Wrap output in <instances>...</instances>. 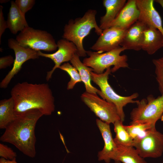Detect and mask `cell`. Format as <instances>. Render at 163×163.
Masks as SVG:
<instances>
[{
	"label": "cell",
	"instance_id": "1",
	"mask_svg": "<svg viewBox=\"0 0 163 163\" xmlns=\"http://www.w3.org/2000/svg\"><path fill=\"white\" fill-rule=\"evenodd\" d=\"M16 114L15 119L6 128L0 140L14 145L26 156L34 158L36 155L35 126L43 115L37 109Z\"/></svg>",
	"mask_w": 163,
	"mask_h": 163
},
{
	"label": "cell",
	"instance_id": "2",
	"mask_svg": "<svg viewBox=\"0 0 163 163\" xmlns=\"http://www.w3.org/2000/svg\"><path fill=\"white\" fill-rule=\"evenodd\" d=\"M16 114L37 109L43 115L50 116L55 110V100L47 83H18L11 91Z\"/></svg>",
	"mask_w": 163,
	"mask_h": 163
},
{
	"label": "cell",
	"instance_id": "3",
	"mask_svg": "<svg viewBox=\"0 0 163 163\" xmlns=\"http://www.w3.org/2000/svg\"><path fill=\"white\" fill-rule=\"evenodd\" d=\"M96 14V10L90 9L82 17L70 19L64 27L63 38L74 44L80 57H85L87 55L83 46V40L91 30L94 28L95 32L99 36L102 33L103 30L97 24Z\"/></svg>",
	"mask_w": 163,
	"mask_h": 163
},
{
	"label": "cell",
	"instance_id": "4",
	"mask_svg": "<svg viewBox=\"0 0 163 163\" xmlns=\"http://www.w3.org/2000/svg\"><path fill=\"white\" fill-rule=\"evenodd\" d=\"M126 50L121 46L110 51L103 53L91 51H87L88 57L83 60L86 66L92 68L93 72L97 74L103 73L105 69L110 68L112 72H116L121 68H128V57L126 55H121V53Z\"/></svg>",
	"mask_w": 163,
	"mask_h": 163
},
{
	"label": "cell",
	"instance_id": "5",
	"mask_svg": "<svg viewBox=\"0 0 163 163\" xmlns=\"http://www.w3.org/2000/svg\"><path fill=\"white\" fill-rule=\"evenodd\" d=\"M111 72L110 68L101 74L92 71L91 73V79L100 88L98 94L103 99L115 105L120 120L123 122L125 117L124 107L129 103L136 104L138 100L135 99L138 97L139 94L135 93L129 96H123L117 93L108 83L109 76Z\"/></svg>",
	"mask_w": 163,
	"mask_h": 163
},
{
	"label": "cell",
	"instance_id": "6",
	"mask_svg": "<svg viewBox=\"0 0 163 163\" xmlns=\"http://www.w3.org/2000/svg\"><path fill=\"white\" fill-rule=\"evenodd\" d=\"M137 107L130 113V124L149 123L154 125L163 114V93L157 98L152 95L138 100Z\"/></svg>",
	"mask_w": 163,
	"mask_h": 163
},
{
	"label": "cell",
	"instance_id": "7",
	"mask_svg": "<svg viewBox=\"0 0 163 163\" xmlns=\"http://www.w3.org/2000/svg\"><path fill=\"white\" fill-rule=\"evenodd\" d=\"M16 40L22 46L37 51L52 52L58 48L57 43L50 34L29 26L20 32Z\"/></svg>",
	"mask_w": 163,
	"mask_h": 163
},
{
	"label": "cell",
	"instance_id": "8",
	"mask_svg": "<svg viewBox=\"0 0 163 163\" xmlns=\"http://www.w3.org/2000/svg\"><path fill=\"white\" fill-rule=\"evenodd\" d=\"M81 99L102 121L110 124L120 120L115 105L100 98L97 94L85 91L82 94Z\"/></svg>",
	"mask_w": 163,
	"mask_h": 163
},
{
	"label": "cell",
	"instance_id": "9",
	"mask_svg": "<svg viewBox=\"0 0 163 163\" xmlns=\"http://www.w3.org/2000/svg\"><path fill=\"white\" fill-rule=\"evenodd\" d=\"M8 45L14 51L15 58L12 68L0 82V87L2 88L8 87L12 78L21 70L24 62L30 59H38L39 56L38 51L22 46L14 39L8 40Z\"/></svg>",
	"mask_w": 163,
	"mask_h": 163
},
{
	"label": "cell",
	"instance_id": "10",
	"mask_svg": "<svg viewBox=\"0 0 163 163\" xmlns=\"http://www.w3.org/2000/svg\"><path fill=\"white\" fill-rule=\"evenodd\" d=\"M133 147L140 156L144 158L159 157L163 153V134L155 128L135 143Z\"/></svg>",
	"mask_w": 163,
	"mask_h": 163
},
{
	"label": "cell",
	"instance_id": "11",
	"mask_svg": "<svg viewBox=\"0 0 163 163\" xmlns=\"http://www.w3.org/2000/svg\"><path fill=\"white\" fill-rule=\"evenodd\" d=\"M58 50L53 53H46L38 51L39 56L49 58L54 62L55 65L52 69L47 72L46 79L49 81L57 68H59L62 63L70 61L73 55L77 53L76 46L72 42L64 39L59 40L57 43Z\"/></svg>",
	"mask_w": 163,
	"mask_h": 163
},
{
	"label": "cell",
	"instance_id": "12",
	"mask_svg": "<svg viewBox=\"0 0 163 163\" xmlns=\"http://www.w3.org/2000/svg\"><path fill=\"white\" fill-rule=\"evenodd\" d=\"M126 30L116 27L105 29L90 48L99 53L117 48L120 46Z\"/></svg>",
	"mask_w": 163,
	"mask_h": 163
},
{
	"label": "cell",
	"instance_id": "13",
	"mask_svg": "<svg viewBox=\"0 0 163 163\" xmlns=\"http://www.w3.org/2000/svg\"><path fill=\"white\" fill-rule=\"evenodd\" d=\"M139 14L136 0H128L111 23L110 27H116L126 30L138 20Z\"/></svg>",
	"mask_w": 163,
	"mask_h": 163
},
{
	"label": "cell",
	"instance_id": "14",
	"mask_svg": "<svg viewBox=\"0 0 163 163\" xmlns=\"http://www.w3.org/2000/svg\"><path fill=\"white\" fill-rule=\"evenodd\" d=\"M140 14L138 20L147 26L153 27L163 35V27L161 17L155 9L154 0H136Z\"/></svg>",
	"mask_w": 163,
	"mask_h": 163
},
{
	"label": "cell",
	"instance_id": "15",
	"mask_svg": "<svg viewBox=\"0 0 163 163\" xmlns=\"http://www.w3.org/2000/svg\"><path fill=\"white\" fill-rule=\"evenodd\" d=\"M96 122L104 142V148L98 153V160L109 163L117 150V146L112 137L110 124L97 119Z\"/></svg>",
	"mask_w": 163,
	"mask_h": 163
},
{
	"label": "cell",
	"instance_id": "16",
	"mask_svg": "<svg viewBox=\"0 0 163 163\" xmlns=\"http://www.w3.org/2000/svg\"><path fill=\"white\" fill-rule=\"evenodd\" d=\"M147 26L138 20L128 29L120 46L126 50L139 51L142 50L143 32Z\"/></svg>",
	"mask_w": 163,
	"mask_h": 163
},
{
	"label": "cell",
	"instance_id": "17",
	"mask_svg": "<svg viewBox=\"0 0 163 163\" xmlns=\"http://www.w3.org/2000/svg\"><path fill=\"white\" fill-rule=\"evenodd\" d=\"M163 47V35L157 29L147 26L143 32L142 50L153 55Z\"/></svg>",
	"mask_w": 163,
	"mask_h": 163
},
{
	"label": "cell",
	"instance_id": "18",
	"mask_svg": "<svg viewBox=\"0 0 163 163\" xmlns=\"http://www.w3.org/2000/svg\"><path fill=\"white\" fill-rule=\"evenodd\" d=\"M126 2V0H104L105 14L100 18L99 27L102 30L110 27L120 11Z\"/></svg>",
	"mask_w": 163,
	"mask_h": 163
},
{
	"label": "cell",
	"instance_id": "19",
	"mask_svg": "<svg viewBox=\"0 0 163 163\" xmlns=\"http://www.w3.org/2000/svg\"><path fill=\"white\" fill-rule=\"evenodd\" d=\"M79 56L76 53L73 56L70 62L74 67L78 71L82 80L84 83L86 91L88 93L98 94L100 91L94 87L91 83V73L93 71V69L85 65L80 61Z\"/></svg>",
	"mask_w": 163,
	"mask_h": 163
},
{
	"label": "cell",
	"instance_id": "20",
	"mask_svg": "<svg viewBox=\"0 0 163 163\" xmlns=\"http://www.w3.org/2000/svg\"><path fill=\"white\" fill-rule=\"evenodd\" d=\"M7 22L8 28L14 34L22 31L28 26L25 17L22 15L14 1L11 2Z\"/></svg>",
	"mask_w": 163,
	"mask_h": 163
},
{
	"label": "cell",
	"instance_id": "21",
	"mask_svg": "<svg viewBox=\"0 0 163 163\" xmlns=\"http://www.w3.org/2000/svg\"><path fill=\"white\" fill-rule=\"evenodd\" d=\"M117 150L112 160L122 163H147L140 156L133 146L117 145Z\"/></svg>",
	"mask_w": 163,
	"mask_h": 163
},
{
	"label": "cell",
	"instance_id": "22",
	"mask_svg": "<svg viewBox=\"0 0 163 163\" xmlns=\"http://www.w3.org/2000/svg\"><path fill=\"white\" fill-rule=\"evenodd\" d=\"M14 104L12 98L5 99L0 101V128L5 129L15 119Z\"/></svg>",
	"mask_w": 163,
	"mask_h": 163
},
{
	"label": "cell",
	"instance_id": "23",
	"mask_svg": "<svg viewBox=\"0 0 163 163\" xmlns=\"http://www.w3.org/2000/svg\"><path fill=\"white\" fill-rule=\"evenodd\" d=\"M155 125L149 123H139L124 125V127L133 139L134 145L155 128Z\"/></svg>",
	"mask_w": 163,
	"mask_h": 163
},
{
	"label": "cell",
	"instance_id": "24",
	"mask_svg": "<svg viewBox=\"0 0 163 163\" xmlns=\"http://www.w3.org/2000/svg\"><path fill=\"white\" fill-rule=\"evenodd\" d=\"M113 124L116 134L113 139L115 143L117 145L133 146V141L125 129L123 122L119 120Z\"/></svg>",
	"mask_w": 163,
	"mask_h": 163
},
{
	"label": "cell",
	"instance_id": "25",
	"mask_svg": "<svg viewBox=\"0 0 163 163\" xmlns=\"http://www.w3.org/2000/svg\"><path fill=\"white\" fill-rule=\"evenodd\" d=\"M59 68L66 72L70 76V80L68 83L67 89H72L76 83L82 82L78 70L69 63H64Z\"/></svg>",
	"mask_w": 163,
	"mask_h": 163
},
{
	"label": "cell",
	"instance_id": "26",
	"mask_svg": "<svg viewBox=\"0 0 163 163\" xmlns=\"http://www.w3.org/2000/svg\"><path fill=\"white\" fill-rule=\"evenodd\" d=\"M152 62L155 67V73L158 88L162 94L163 93V57L153 59Z\"/></svg>",
	"mask_w": 163,
	"mask_h": 163
},
{
	"label": "cell",
	"instance_id": "27",
	"mask_svg": "<svg viewBox=\"0 0 163 163\" xmlns=\"http://www.w3.org/2000/svg\"><path fill=\"white\" fill-rule=\"evenodd\" d=\"M22 15L25 17L26 13L30 10L35 3L34 0H16L14 2Z\"/></svg>",
	"mask_w": 163,
	"mask_h": 163
},
{
	"label": "cell",
	"instance_id": "28",
	"mask_svg": "<svg viewBox=\"0 0 163 163\" xmlns=\"http://www.w3.org/2000/svg\"><path fill=\"white\" fill-rule=\"evenodd\" d=\"M17 154L10 147L3 144H0V156L7 160H12L17 157Z\"/></svg>",
	"mask_w": 163,
	"mask_h": 163
},
{
	"label": "cell",
	"instance_id": "29",
	"mask_svg": "<svg viewBox=\"0 0 163 163\" xmlns=\"http://www.w3.org/2000/svg\"><path fill=\"white\" fill-rule=\"evenodd\" d=\"M14 59L11 55L3 56L0 58V69H5L10 66L14 63Z\"/></svg>",
	"mask_w": 163,
	"mask_h": 163
},
{
	"label": "cell",
	"instance_id": "30",
	"mask_svg": "<svg viewBox=\"0 0 163 163\" xmlns=\"http://www.w3.org/2000/svg\"><path fill=\"white\" fill-rule=\"evenodd\" d=\"M3 7L0 6V41L1 43V38L5 29L8 28L7 21H5L2 12Z\"/></svg>",
	"mask_w": 163,
	"mask_h": 163
},
{
	"label": "cell",
	"instance_id": "31",
	"mask_svg": "<svg viewBox=\"0 0 163 163\" xmlns=\"http://www.w3.org/2000/svg\"><path fill=\"white\" fill-rule=\"evenodd\" d=\"M0 163H18L16 161V158L12 160H7L1 158L0 159Z\"/></svg>",
	"mask_w": 163,
	"mask_h": 163
},
{
	"label": "cell",
	"instance_id": "32",
	"mask_svg": "<svg viewBox=\"0 0 163 163\" xmlns=\"http://www.w3.org/2000/svg\"><path fill=\"white\" fill-rule=\"evenodd\" d=\"M155 2L160 4L163 9V0H155Z\"/></svg>",
	"mask_w": 163,
	"mask_h": 163
},
{
	"label": "cell",
	"instance_id": "33",
	"mask_svg": "<svg viewBox=\"0 0 163 163\" xmlns=\"http://www.w3.org/2000/svg\"><path fill=\"white\" fill-rule=\"evenodd\" d=\"M113 163H122L121 162L117 161H114V162Z\"/></svg>",
	"mask_w": 163,
	"mask_h": 163
},
{
	"label": "cell",
	"instance_id": "34",
	"mask_svg": "<svg viewBox=\"0 0 163 163\" xmlns=\"http://www.w3.org/2000/svg\"><path fill=\"white\" fill-rule=\"evenodd\" d=\"M161 121H163V114L161 117Z\"/></svg>",
	"mask_w": 163,
	"mask_h": 163
},
{
	"label": "cell",
	"instance_id": "35",
	"mask_svg": "<svg viewBox=\"0 0 163 163\" xmlns=\"http://www.w3.org/2000/svg\"><path fill=\"white\" fill-rule=\"evenodd\" d=\"M162 163H163V162H162Z\"/></svg>",
	"mask_w": 163,
	"mask_h": 163
}]
</instances>
